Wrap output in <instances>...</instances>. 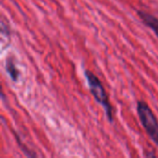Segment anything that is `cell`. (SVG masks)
Wrapping results in <instances>:
<instances>
[{
    "mask_svg": "<svg viewBox=\"0 0 158 158\" xmlns=\"http://www.w3.org/2000/svg\"><path fill=\"white\" fill-rule=\"evenodd\" d=\"M85 77L87 79L91 94H93L94 99L105 108V111L108 119L112 121L113 120V108L109 102L108 95L106 92V89L103 83L98 79V77L90 70L85 71Z\"/></svg>",
    "mask_w": 158,
    "mask_h": 158,
    "instance_id": "cell-1",
    "label": "cell"
},
{
    "mask_svg": "<svg viewBox=\"0 0 158 158\" xmlns=\"http://www.w3.org/2000/svg\"><path fill=\"white\" fill-rule=\"evenodd\" d=\"M137 113L146 133L158 146V120L156 115L143 101H138Z\"/></svg>",
    "mask_w": 158,
    "mask_h": 158,
    "instance_id": "cell-2",
    "label": "cell"
},
{
    "mask_svg": "<svg viewBox=\"0 0 158 158\" xmlns=\"http://www.w3.org/2000/svg\"><path fill=\"white\" fill-rule=\"evenodd\" d=\"M138 14L141 18V19L144 22V24H146V26H148L151 30H153L155 31V33L156 34L158 37V19L156 18L155 16H153L152 14L140 10L138 11Z\"/></svg>",
    "mask_w": 158,
    "mask_h": 158,
    "instance_id": "cell-3",
    "label": "cell"
},
{
    "mask_svg": "<svg viewBox=\"0 0 158 158\" xmlns=\"http://www.w3.org/2000/svg\"><path fill=\"white\" fill-rule=\"evenodd\" d=\"M6 72L9 74V76L11 77V79L13 81H17L18 80L19 72L17 69V68L15 67V65L12 62H10V61H8L6 63Z\"/></svg>",
    "mask_w": 158,
    "mask_h": 158,
    "instance_id": "cell-4",
    "label": "cell"
}]
</instances>
